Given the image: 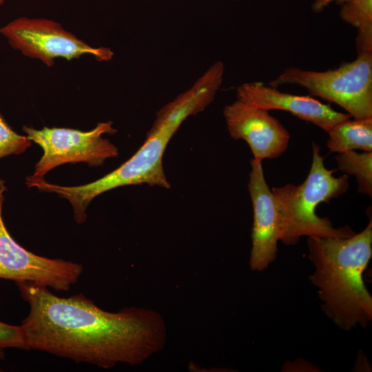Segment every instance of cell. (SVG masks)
I'll return each mask as SVG.
<instances>
[{
	"instance_id": "cell-5",
	"label": "cell",
	"mask_w": 372,
	"mask_h": 372,
	"mask_svg": "<svg viewBox=\"0 0 372 372\" xmlns=\"http://www.w3.org/2000/svg\"><path fill=\"white\" fill-rule=\"evenodd\" d=\"M297 85L344 109L353 118H372V52L325 71L286 68L269 85Z\"/></svg>"
},
{
	"instance_id": "cell-6",
	"label": "cell",
	"mask_w": 372,
	"mask_h": 372,
	"mask_svg": "<svg viewBox=\"0 0 372 372\" xmlns=\"http://www.w3.org/2000/svg\"><path fill=\"white\" fill-rule=\"evenodd\" d=\"M112 124L111 121L99 123L90 131L48 127L37 130L23 126L22 130L26 136L43 150V155L30 176L44 178L52 169L66 163H85L90 166H101L107 159L116 157L117 147L103 137L116 132Z\"/></svg>"
},
{
	"instance_id": "cell-1",
	"label": "cell",
	"mask_w": 372,
	"mask_h": 372,
	"mask_svg": "<svg viewBox=\"0 0 372 372\" xmlns=\"http://www.w3.org/2000/svg\"><path fill=\"white\" fill-rule=\"evenodd\" d=\"M16 284L30 307L21 324L27 349L109 369L142 364L165 347V322L154 310L110 312L83 293L59 297L33 282Z\"/></svg>"
},
{
	"instance_id": "cell-11",
	"label": "cell",
	"mask_w": 372,
	"mask_h": 372,
	"mask_svg": "<svg viewBox=\"0 0 372 372\" xmlns=\"http://www.w3.org/2000/svg\"><path fill=\"white\" fill-rule=\"evenodd\" d=\"M237 99L268 111L283 110L313 123L328 132L334 125L351 116L333 110L310 96L282 92L260 81L246 83L236 90Z\"/></svg>"
},
{
	"instance_id": "cell-12",
	"label": "cell",
	"mask_w": 372,
	"mask_h": 372,
	"mask_svg": "<svg viewBox=\"0 0 372 372\" xmlns=\"http://www.w3.org/2000/svg\"><path fill=\"white\" fill-rule=\"evenodd\" d=\"M327 146L331 152L362 149L372 152V118H351L334 125L328 132Z\"/></svg>"
},
{
	"instance_id": "cell-4",
	"label": "cell",
	"mask_w": 372,
	"mask_h": 372,
	"mask_svg": "<svg viewBox=\"0 0 372 372\" xmlns=\"http://www.w3.org/2000/svg\"><path fill=\"white\" fill-rule=\"evenodd\" d=\"M312 150L311 166L302 183L271 189L277 206L278 238L287 245L298 242L302 236L347 238L355 234L349 226L335 228L328 218L316 214L318 205L345 193L349 183L348 175L335 177V170L325 167L320 148L314 142Z\"/></svg>"
},
{
	"instance_id": "cell-9",
	"label": "cell",
	"mask_w": 372,
	"mask_h": 372,
	"mask_svg": "<svg viewBox=\"0 0 372 372\" xmlns=\"http://www.w3.org/2000/svg\"><path fill=\"white\" fill-rule=\"evenodd\" d=\"M269 111L236 99L224 107L223 115L230 136L243 140L256 159H273L287 149L290 135Z\"/></svg>"
},
{
	"instance_id": "cell-16",
	"label": "cell",
	"mask_w": 372,
	"mask_h": 372,
	"mask_svg": "<svg viewBox=\"0 0 372 372\" xmlns=\"http://www.w3.org/2000/svg\"><path fill=\"white\" fill-rule=\"evenodd\" d=\"M5 348L27 349L21 325L0 322V349Z\"/></svg>"
},
{
	"instance_id": "cell-3",
	"label": "cell",
	"mask_w": 372,
	"mask_h": 372,
	"mask_svg": "<svg viewBox=\"0 0 372 372\" xmlns=\"http://www.w3.org/2000/svg\"><path fill=\"white\" fill-rule=\"evenodd\" d=\"M309 277L318 289L322 309L340 329L349 331L372 321V296L364 272L372 257V220L347 238L308 237Z\"/></svg>"
},
{
	"instance_id": "cell-8",
	"label": "cell",
	"mask_w": 372,
	"mask_h": 372,
	"mask_svg": "<svg viewBox=\"0 0 372 372\" xmlns=\"http://www.w3.org/2000/svg\"><path fill=\"white\" fill-rule=\"evenodd\" d=\"M5 180L0 179V279L30 282L68 291L80 278L83 268L80 264L35 254L18 244L8 231L2 217Z\"/></svg>"
},
{
	"instance_id": "cell-10",
	"label": "cell",
	"mask_w": 372,
	"mask_h": 372,
	"mask_svg": "<svg viewBox=\"0 0 372 372\" xmlns=\"http://www.w3.org/2000/svg\"><path fill=\"white\" fill-rule=\"evenodd\" d=\"M250 163L248 189L254 218L249 265L252 271H262L277 256L279 240L277 206L265 178L262 160L253 158Z\"/></svg>"
},
{
	"instance_id": "cell-7",
	"label": "cell",
	"mask_w": 372,
	"mask_h": 372,
	"mask_svg": "<svg viewBox=\"0 0 372 372\" xmlns=\"http://www.w3.org/2000/svg\"><path fill=\"white\" fill-rule=\"evenodd\" d=\"M0 33L9 44L23 54L52 66L54 59H79L84 54L99 61L110 60L114 53L108 48H93L59 23L45 19L20 17L0 28Z\"/></svg>"
},
{
	"instance_id": "cell-13",
	"label": "cell",
	"mask_w": 372,
	"mask_h": 372,
	"mask_svg": "<svg viewBox=\"0 0 372 372\" xmlns=\"http://www.w3.org/2000/svg\"><path fill=\"white\" fill-rule=\"evenodd\" d=\"M340 16L356 29L358 54L372 52V0H350L343 3Z\"/></svg>"
},
{
	"instance_id": "cell-17",
	"label": "cell",
	"mask_w": 372,
	"mask_h": 372,
	"mask_svg": "<svg viewBox=\"0 0 372 372\" xmlns=\"http://www.w3.org/2000/svg\"><path fill=\"white\" fill-rule=\"evenodd\" d=\"M350 0H314L311 8L316 12H322L326 7L333 2L345 3Z\"/></svg>"
},
{
	"instance_id": "cell-14",
	"label": "cell",
	"mask_w": 372,
	"mask_h": 372,
	"mask_svg": "<svg viewBox=\"0 0 372 372\" xmlns=\"http://www.w3.org/2000/svg\"><path fill=\"white\" fill-rule=\"evenodd\" d=\"M335 161L344 174L355 176L359 192L372 196V152L350 150L338 154Z\"/></svg>"
},
{
	"instance_id": "cell-2",
	"label": "cell",
	"mask_w": 372,
	"mask_h": 372,
	"mask_svg": "<svg viewBox=\"0 0 372 372\" xmlns=\"http://www.w3.org/2000/svg\"><path fill=\"white\" fill-rule=\"evenodd\" d=\"M223 75L219 66L211 65L190 88L160 109L143 145L118 168L85 185L51 183L48 191L67 199L72 207L74 220L81 224L87 219L86 210L91 201L107 191L141 184L169 188L163 165L167 144L189 116L202 112L214 101Z\"/></svg>"
},
{
	"instance_id": "cell-19",
	"label": "cell",
	"mask_w": 372,
	"mask_h": 372,
	"mask_svg": "<svg viewBox=\"0 0 372 372\" xmlns=\"http://www.w3.org/2000/svg\"><path fill=\"white\" fill-rule=\"evenodd\" d=\"M4 0H0V6L3 3Z\"/></svg>"
},
{
	"instance_id": "cell-15",
	"label": "cell",
	"mask_w": 372,
	"mask_h": 372,
	"mask_svg": "<svg viewBox=\"0 0 372 372\" xmlns=\"http://www.w3.org/2000/svg\"><path fill=\"white\" fill-rule=\"evenodd\" d=\"M26 136L14 131L0 112V159L10 155H19L32 146Z\"/></svg>"
},
{
	"instance_id": "cell-18",
	"label": "cell",
	"mask_w": 372,
	"mask_h": 372,
	"mask_svg": "<svg viewBox=\"0 0 372 372\" xmlns=\"http://www.w3.org/2000/svg\"><path fill=\"white\" fill-rule=\"evenodd\" d=\"M4 358V352L3 351V349H0V359H3Z\"/></svg>"
}]
</instances>
